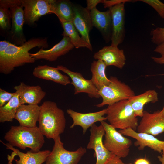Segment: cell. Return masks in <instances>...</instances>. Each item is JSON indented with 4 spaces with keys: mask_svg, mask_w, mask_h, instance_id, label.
<instances>
[{
    "mask_svg": "<svg viewBox=\"0 0 164 164\" xmlns=\"http://www.w3.org/2000/svg\"><path fill=\"white\" fill-rule=\"evenodd\" d=\"M151 58L156 63L160 64H164V56H161L159 57L152 56Z\"/></svg>",
    "mask_w": 164,
    "mask_h": 164,
    "instance_id": "39",
    "label": "cell"
},
{
    "mask_svg": "<svg viewBox=\"0 0 164 164\" xmlns=\"http://www.w3.org/2000/svg\"><path fill=\"white\" fill-rule=\"evenodd\" d=\"M160 112L162 115L164 117V106L163 107L162 110L160 111Z\"/></svg>",
    "mask_w": 164,
    "mask_h": 164,
    "instance_id": "41",
    "label": "cell"
},
{
    "mask_svg": "<svg viewBox=\"0 0 164 164\" xmlns=\"http://www.w3.org/2000/svg\"><path fill=\"white\" fill-rule=\"evenodd\" d=\"M94 58L103 61L107 66H114L122 69L126 63V58L122 49L111 45L103 47L95 53Z\"/></svg>",
    "mask_w": 164,
    "mask_h": 164,
    "instance_id": "17",
    "label": "cell"
},
{
    "mask_svg": "<svg viewBox=\"0 0 164 164\" xmlns=\"http://www.w3.org/2000/svg\"><path fill=\"white\" fill-rule=\"evenodd\" d=\"M0 141L6 146V149L13 151L12 153L15 156H18L19 159H14L16 164H42L45 162L51 152L47 150L36 152L30 151L24 153L14 148L9 143L5 144Z\"/></svg>",
    "mask_w": 164,
    "mask_h": 164,
    "instance_id": "23",
    "label": "cell"
},
{
    "mask_svg": "<svg viewBox=\"0 0 164 164\" xmlns=\"http://www.w3.org/2000/svg\"><path fill=\"white\" fill-rule=\"evenodd\" d=\"M154 51L155 52L159 53L161 56H164V41L157 46Z\"/></svg>",
    "mask_w": 164,
    "mask_h": 164,
    "instance_id": "37",
    "label": "cell"
},
{
    "mask_svg": "<svg viewBox=\"0 0 164 164\" xmlns=\"http://www.w3.org/2000/svg\"><path fill=\"white\" fill-rule=\"evenodd\" d=\"M32 73L36 77L51 81L63 85L71 84L69 77L62 74L57 67L46 65H39L35 67Z\"/></svg>",
    "mask_w": 164,
    "mask_h": 164,
    "instance_id": "22",
    "label": "cell"
},
{
    "mask_svg": "<svg viewBox=\"0 0 164 164\" xmlns=\"http://www.w3.org/2000/svg\"><path fill=\"white\" fill-rule=\"evenodd\" d=\"M57 68L67 74L71 79V84L74 88V94L85 93H87L91 98L98 99L101 97L98 90L91 80H87L80 73L71 71L62 65H58Z\"/></svg>",
    "mask_w": 164,
    "mask_h": 164,
    "instance_id": "12",
    "label": "cell"
},
{
    "mask_svg": "<svg viewBox=\"0 0 164 164\" xmlns=\"http://www.w3.org/2000/svg\"><path fill=\"white\" fill-rule=\"evenodd\" d=\"M102 0H87L86 8L91 11L93 9L96 8L97 5L100 3H102Z\"/></svg>",
    "mask_w": 164,
    "mask_h": 164,
    "instance_id": "34",
    "label": "cell"
},
{
    "mask_svg": "<svg viewBox=\"0 0 164 164\" xmlns=\"http://www.w3.org/2000/svg\"><path fill=\"white\" fill-rule=\"evenodd\" d=\"M51 12L55 14L60 22H72L74 16V4L67 0H52Z\"/></svg>",
    "mask_w": 164,
    "mask_h": 164,
    "instance_id": "25",
    "label": "cell"
},
{
    "mask_svg": "<svg viewBox=\"0 0 164 164\" xmlns=\"http://www.w3.org/2000/svg\"><path fill=\"white\" fill-rule=\"evenodd\" d=\"M109 79L110 83L98 90L102 101L101 103L95 105L97 107H101L122 100H128L135 95L134 91L129 86L119 80L116 77L111 76Z\"/></svg>",
    "mask_w": 164,
    "mask_h": 164,
    "instance_id": "5",
    "label": "cell"
},
{
    "mask_svg": "<svg viewBox=\"0 0 164 164\" xmlns=\"http://www.w3.org/2000/svg\"><path fill=\"white\" fill-rule=\"evenodd\" d=\"M11 15L9 9L0 7V27L3 31L11 29Z\"/></svg>",
    "mask_w": 164,
    "mask_h": 164,
    "instance_id": "29",
    "label": "cell"
},
{
    "mask_svg": "<svg viewBox=\"0 0 164 164\" xmlns=\"http://www.w3.org/2000/svg\"><path fill=\"white\" fill-rule=\"evenodd\" d=\"M15 92L10 93L4 89L0 88V107L7 103L15 95Z\"/></svg>",
    "mask_w": 164,
    "mask_h": 164,
    "instance_id": "32",
    "label": "cell"
},
{
    "mask_svg": "<svg viewBox=\"0 0 164 164\" xmlns=\"http://www.w3.org/2000/svg\"><path fill=\"white\" fill-rule=\"evenodd\" d=\"M44 135L38 127H28L12 126L4 137L12 146L25 150L29 148L33 152H38L45 143Z\"/></svg>",
    "mask_w": 164,
    "mask_h": 164,
    "instance_id": "3",
    "label": "cell"
},
{
    "mask_svg": "<svg viewBox=\"0 0 164 164\" xmlns=\"http://www.w3.org/2000/svg\"><path fill=\"white\" fill-rule=\"evenodd\" d=\"M74 47L70 38L65 36L58 43L51 48L45 50L41 49L34 53H31V56L35 60L44 59L49 61L56 60L59 57L64 55Z\"/></svg>",
    "mask_w": 164,
    "mask_h": 164,
    "instance_id": "18",
    "label": "cell"
},
{
    "mask_svg": "<svg viewBox=\"0 0 164 164\" xmlns=\"http://www.w3.org/2000/svg\"><path fill=\"white\" fill-rule=\"evenodd\" d=\"M157 157L161 164H164V150L162 152V156H159Z\"/></svg>",
    "mask_w": 164,
    "mask_h": 164,
    "instance_id": "40",
    "label": "cell"
},
{
    "mask_svg": "<svg viewBox=\"0 0 164 164\" xmlns=\"http://www.w3.org/2000/svg\"><path fill=\"white\" fill-rule=\"evenodd\" d=\"M63 29V35L68 37L76 48H86L92 51V45L84 41L80 37L79 33L72 22H61Z\"/></svg>",
    "mask_w": 164,
    "mask_h": 164,
    "instance_id": "28",
    "label": "cell"
},
{
    "mask_svg": "<svg viewBox=\"0 0 164 164\" xmlns=\"http://www.w3.org/2000/svg\"><path fill=\"white\" fill-rule=\"evenodd\" d=\"M118 131L123 135L135 139L136 141L134 142V145L138 147L139 150H143L145 147H148L155 151L162 153L164 150V141L160 140L153 135L138 133L131 128L119 130Z\"/></svg>",
    "mask_w": 164,
    "mask_h": 164,
    "instance_id": "14",
    "label": "cell"
},
{
    "mask_svg": "<svg viewBox=\"0 0 164 164\" xmlns=\"http://www.w3.org/2000/svg\"><path fill=\"white\" fill-rule=\"evenodd\" d=\"M106 164H132L131 163L129 164L124 163L121 158L113 155L110 159Z\"/></svg>",
    "mask_w": 164,
    "mask_h": 164,
    "instance_id": "35",
    "label": "cell"
},
{
    "mask_svg": "<svg viewBox=\"0 0 164 164\" xmlns=\"http://www.w3.org/2000/svg\"><path fill=\"white\" fill-rule=\"evenodd\" d=\"M12 43L5 40L0 42V54H2Z\"/></svg>",
    "mask_w": 164,
    "mask_h": 164,
    "instance_id": "36",
    "label": "cell"
},
{
    "mask_svg": "<svg viewBox=\"0 0 164 164\" xmlns=\"http://www.w3.org/2000/svg\"><path fill=\"white\" fill-rule=\"evenodd\" d=\"M74 14L72 23L82 39L89 45V33L93 25L90 11L87 8L74 4Z\"/></svg>",
    "mask_w": 164,
    "mask_h": 164,
    "instance_id": "15",
    "label": "cell"
},
{
    "mask_svg": "<svg viewBox=\"0 0 164 164\" xmlns=\"http://www.w3.org/2000/svg\"><path fill=\"white\" fill-rule=\"evenodd\" d=\"M106 109L107 120L113 127L121 130H137L138 119L128 100L109 105Z\"/></svg>",
    "mask_w": 164,
    "mask_h": 164,
    "instance_id": "4",
    "label": "cell"
},
{
    "mask_svg": "<svg viewBox=\"0 0 164 164\" xmlns=\"http://www.w3.org/2000/svg\"><path fill=\"white\" fill-rule=\"evenodd\" d=\"M93 26L101 32L106 42L111 40L112 32V17L110 11L101 12L95 8L90 11Z\"/></svg>",
    "mask_w": 164,
    "mask_h": 164,
    "instance_id": "19",
    "label": "cell"
},
{
    "mask_svg": "<svg viewBox=\"0 0 164 164\" xmlns=\"http://www.w3.org/2000/svg\"><path fill=\"white\" fill-rule=\"evenodd\" d=\"M15 94L10 100L3 106L0 107V122H12L17 111L22 105L19 92L15 91Z\"/></svg>",
    "mask_w": 164,
    "mask_h": 164,
    "instance_id": "27",
    "label": "cell"
},
{
    "mask_svg": "<svg viewBox=\"0 0 164 164\" xmlns=\"http://www.w3.org/2000/svg\"><path fill=\"white\" fill-rule=\"evenodd\" d=\"M137 130V132L156 136L164 132V117L160 111L150 113L144 111Z\"/></svg>",
    "mask_w": 164,
    "mask_h": 164,
    "instance_id": "13",
    "label": "cell"
},
{
    "mask_svg": "<svg viewBox=\"0 0 164 164\" xmlns=\"http://www.w3.org/2000/svg\"><path fill=\"white\" fill-rule=\"evenodd\" d=\"M53 140V149L46 158L45 164H78L86 152V149L82 147L74 151L66 150L60 136Z\"/></svg>",
    "mask_w": 164,
    "mask_h": 164,
    "instance_id": "7",
    "label": "cell"
},
{
    "mask_svg": "<svg viewBox=\"0 0 164 164\" xmlns=\"http://www.w3.org/2000/svg\"><path fill=\"white\" fill-rule=\"evenodd\" d=\"M134 164H150L149 161L145 158H139L135 160Z\"/></svg>",
    "mask_w": 164,
    "mask_h": 164,
    "instance_id": "38",
    "label": "cell"
},
{
    "mask_svg": "<svg viewBox=\"0 0 164 164\" xmlns=\"http://www.w3.org/2000/svg\"><path fill=\"white\" fill-rule=\"evenodd\" d=\"M9 9L11 15L10 32L11 40L13 44L17 46H22L26 41L23 29L25 19L22 0L10 7Z\"/></svg>",
    "mask_w": 164,
    "mask_h": 164,
    "instance_id": "9",
    "label": "cell"
},
{
    "mask_svg": "<svg viewBox=\"0 0 164 164\" xmlns=\"http://www.w3.org/2000/svg\"><path fill=\"white\" fill-rule=\"evenodd\" d=\"M107 66L101 60H94L91 64L90 70L92 74L91 79L97 89L99 90L110 82L105 73Z\"/></svg>",
    "mask_w": 164,
    "mask_h": 164,
    "instance_id": "26",
    "label": "cell"
},
{
    "mask_svg": "<svg viewBox=\"0 0 164 164\" xmlns=\"http://www.w3.org/2000/svg\"><path fill=\"white\" fill-rule=\"evenodd\" d=\"M52 0H22L25 23L32 25L40 17L52 13Z\"/></svg>",
    "mask_w": 164,
    "mask_h": 164,
    "instance_id": "10",
    "label": "cell"
},
{
    "mask_svg": "<svg viewBox=\"0 0 164 164\" xmlns=\"http://www.w3.org/2000/svg\"><path fill=\"white\" fill-rule=\"evenodd\" d=\"M128 100L136 116L142 117L145 104L158 101V94L155 90H149L141 94L135 95Z\"/></svg>",
    "mask_w": 164,
    "mask_h": 164,
    "instance_id": "24",
    "label": "cell"
},
{
    "mask_svg": "<svg viewBox=\"0 0 164 164\" xmlns=\"http://www.w3.org/2000/svg\"><path fill=\"white\" fill-rule=\"evenodd\" d=\"M40 106L38 104H22L19 107L15 119L19 122L21 126L28 127L36 126L38 121Z\"/></svg>",
    "mask_w": 164,
    "mask_h": 164,
    "instance_id": "21",
    "label": "cell"
},
{
    "mask_svg": "<svg viewBox=\"0 0 164 164\" xmlns=\"http://www.w3.org/2000/svg\"><path fill=\"white\" fill-rule=\"evenodd\" d=\"M125 3H122L109 9L112 17V32L111 45L118 47L123 42L125 34Z\"/></svg>",
    "mask_w": 164,
    "mask_h": 164,
    "instance_id": "11",
    "label": "cell"
},
{
    "mask_svg": "<svg viewBox=\"0 0 164 164\" xmlns=\"http://www.w3.org/2000/svg\"><path fill=\"white\" fill-rule=\"evenodd\" d=\"M38 127L43 135L53 139L64 131L66 120L63 111L54 102L46 101L40 106Z\"/></svg>",
    "mask_w": 164,
    "mask_h": 164,
    "instance_id": "2",
    "label": "cell"
},
{
    "mask_svg": "<svg viewBox=\"0 0 164 164\" xmlns=\"http://www.w3.org/2000/svg\"><path fill=\"white\" fill-rule=\"evenodd\" d=\"M48 46L46 38H32L20 46L11 43L4 52L0 54V72L8 74L16 67L34 63L36 60L32 56L29 51L37 47L43 48H47Z\"/></svg>",
    "mask_w": 164,
    "mask_h": 164,
    "instance_id": "1",
    "label": "cell"
},
{
    "mask_svg": "<svg viewBox=\"0 0 164 164\" xmlns=\"http://www.w3.org/2000/svg\"><path fill=\"white\" fill-rule=\"evenodd\" d=\"M135 0H102L104 8H109L119 4L126 2H133Z\"/></svg>",
    "mask_w": 164,
    "mask_h": 164,
    "instance_id": "33",
    "label": "cell"
},
{
    "mask_svg": "<svg viewBox=\"0 0 164 164\" xmlns=\"http://www.w3.org/2000/svg\"><path fill=\"white\" fill-rule=\"evenodd\" d=\"M90 135L87 149H93L96 159V164H106L113 155L104 147L102 141L105 131L101 124L97 126L94 124L90 129Z\"/></svg>",
    "mask_w": 164,
    "mask_h": 164,
    "instance_id": "8",
    "label": "cell"
},
{
    "mask_svg": "<svg viewBox=\"0 0 164 164\" xmlns=\"http://www.w3.org/2000/svg\"><path fill=\"white\" fill-rule=\"evenodd\" d=\"M105 131L103 144L106 149L116 156L120 158L126 157L130 152L132 141L123 136L110 124L102 121L100 122Z\"/></svg>",
    "mask_w": 164,
    "mask_h": 164,
    "instance_id": "6",
    "label": "cell"
},
{
    "mask_svg": "<svg viewBox=\"0 0 164 164\" xmlns=\"http://www.w3.org/2000/svg\"><path fill=\"white\" fill-rule=\"evenodd\" d=\"M147 4L157 12L160 17L164 19V3L159 0H138Z\"/></svg>",
    "mask_w": 164,
    "mask_h": 164,
    "instance_id": "31",
    "label": "cell"
},
{
    "mask_svg": "<svg viewBox=\"0 0 164 164\" xmlns=\"http://www.w3.org/2000/svg\"><path fill=\"white\" fill-rule=\"evenodd\" d=\"M152 42L157 46L164 41V28L157 27L150 32Z\"/></svg>",
    "mask_w": 164,
    "mask_h": 164,
    "instance_id": "30",
    "label": "cell"
},
{
    "mask_svg": "<svg viewBox=\"0 0 164 164\" xmlns=\"http://www.w3.org/2000/svg\"><path fill=\"white\" fill-rule=\"evenodd\" d=\"M66 111L73 121L70 128H72L76 126H80L83 128V134L95 122L107 120L106 117L104 116L106 114V108L100 111L88 113H79L71 109H67Z\"/></svg>",
    "mask_w": 164,
    "mask_h": 164,
    "instance_id": "16",
    "label": "cell"
},
{
    "mask_svg": "<svg viewBox=\"0 0 164 164\" xmlns=\"http://www.w3.org/2000/svg\"><path fill=\"white\" fill-rule=\"evenodd\" d=\"M14 88L19 93L22 104H38L46 95V92L39 85L29 86L21 82Z\"/></svg>",
    "mask_w": 164,
    "mask_h": 164,
    "instance_id": "20",
    "label": "cell"
}]
</instances>
